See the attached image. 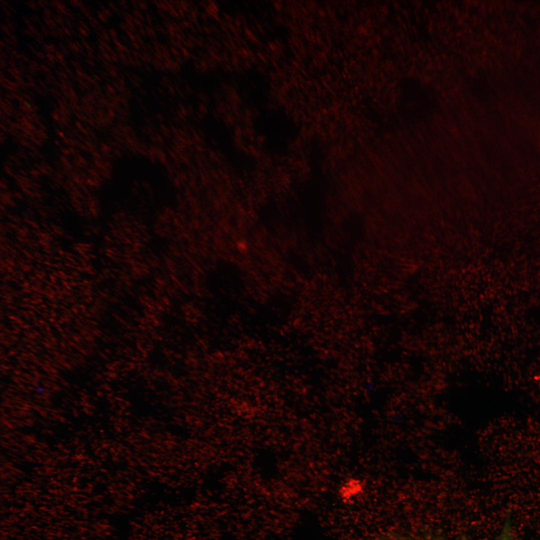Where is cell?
<instances>
[{
    "label": "cell",
    "instance_id": "cell-2",
    "mask_svg": "<svg viewBox=\"0 0 540 540\" xmlns=\"http://www.w3.org/2000/svg\"><path fill=\"white\" fill-rule=\"evenodd\" d=\"M498 540H512L508 523L506 524L502 534Z\"/></svg>",
    "mask_w": 540,
    "mask_h": 540
},
{
    "label": "cell",
    "instance_id": "cell-1",
    "mask_svg": "<svg viewBox=\"0 0 540 540\" xmlns=\"http://www.w3.org/2000/svg\"><path fill=\"white\" fill-rule=\"evenodd\" d=\"M363 487V482L360 478H349L344 482L340 492L343 496H348L361 492Z\"/></svg>",
    "mask_w": 540,
    "mask_h": 540
}]
</instances>
